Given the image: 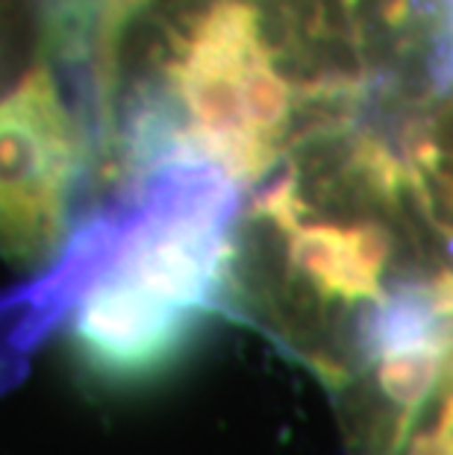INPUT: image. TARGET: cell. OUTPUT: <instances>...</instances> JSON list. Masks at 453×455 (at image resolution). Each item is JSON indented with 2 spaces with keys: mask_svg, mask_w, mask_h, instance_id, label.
I'll list each match as a JSON object with an SVG mask.
<instances>
[{
  "mask_svg": "<svg viewBox=\"0 0 453 455\" xmlns=\"http://www.w3.org/2000/svg\"><path fill=\"white\" fill-rule=\"evenodd\" d=\"M94 148L51 53L0 94V256L15 270L38 276L65 253Z\"/></svg>",
  "mask_w": 453,
  "mask_h": 455,
  "instance_id": "6da1fadb",
  "label": "cell"
},
{
  "mask_svg": "<svg viewBox=\"0 0 453 455\" xmlns=\"http://www.w3.org/2000/svg\"><path fill=\"white\" fill-rule=\"evenodd\" d=\"M9 53V0H0V74Z\"/></svg>",
  "mask_w": 453,
  "mask_h": 455,
  "instance_id": "7a4b0ae2",
  "label": "cell"
},
{
  "mask_svg": "<svg viewBox=\"0 0 453 455\" xmlns=\"http://www.w3.org/2000/svg\"><path fill=\"white\" fill-rule=\"evenodd\" d=\"M450 71H453V47H450Z\"/></svg>",
  "mask_w": 453,
  "mask_h": 455,
  "instance_id": "3957f363",
  "label": "cell"
}]
</instances>
